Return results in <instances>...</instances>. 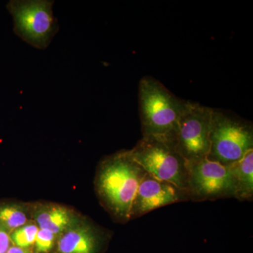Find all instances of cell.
Listing matches in <instances>:
<instances>
[{
  "label": "cell",
  "mask_w": 253,
  "mask_h": 253,
  "mask_svg": "<svg viewBox=\"0 0 253 253\" xmlns=\"http://www.w3.org/2000/svg\"><path fill=\"white\" fill-rule=\"evenodd\" d=\"M6 253H35L31 250L23 249L21 248L17 247V246H10L9 249L6 251Z\"/></svg>",
  "instance_id": "obj_16"
},
{
  "label": "cell",
  "mask_w": 253,
  "mask_h": 253,
  "mask_svg": "<svg viewBox=\"0 0 253 253\" xmlns=\"http://www.w3.org/2000/svg\"><path fill=\"white\" fill-rule=\"evenodd\" d=\"M39 229L38 226L33 220L15 229L12 232L10 233L11 245L21 249L33 251Z\"/></svg>",
  "instance_id": "obj_13"
},
{
  "label": "cell",
  "mask_w": 253,
  "mask_h": 253,
  "mask_svg": "<svg viewBox=\"0 0 253 253\" xmlns=\"http://www.w3.org/2000/svg\"><path fill=\"white\" fill-rule=\"evenodd\" d=\"M187 193L194 201L235 198L236 182L229 165L208 158L188 163Z\"/></svg>",
  "instance_id": "obj_7"
},
{
  "label": "cell",
  "mask_w": 253,
  "mask_h": 253,
  "mask_svg": "<svg viewBox=\"0 0 253 253\" xmlns=\"http://www.w3.org/2000/svg\"><path fill=\"white\" fill-rule=\"evenodd\" d=\"M236 182V199L252 200L253 196V150L237 162L229 165Z\"/></svg>",
  "instance_id": "obj_12"
},
{
  "label": "cell",
  "mask_w": 253,
  "mask_h": 253,
  "mask_svg": "<svg viewBox=\"0 0 253 253\" xmlns=\"http://www.w3.org/2000/svg\"><path fill=\"white\" fill-rule=\"evenodd\" d=\"M109 233L86 217L58 237L54 253H100Z\"/></svg>",
  "instance_id": "obj_9"
},
{
  "label": "cell",
  "mask_w": 253,
  "mask_h": 253,
  "mask_svg": "<svg viewBox=\"0 0 253 253\" xmlns=\"http://www.w3.org/2000/svg\"><path fill=\"white\" fill-rule=\"evenodd\" d=\"M186 103L155 78H142L139 84V108L143 136H160L174 141Z\"/></svg>",
  "instance_id": "obj_2"
},
{
  "label": "cell",
  "mask_w": 253,
  "mask_h": 253,
  "mask_svg": "<svg viewBox=\"0 0 253 253\" xmlns=\"http://www.w3.org/2000/svg\"><path fill=\"white\" fill-rule=\"evenodd\" d=\"M58 237L51 231L39 229L37 234L33 251L35 253H54L57 245Z\"/></svg>",
  "instance_id": "obj_14"
},
{
  "label": "cell",
  "mask_w": 253,
  "mask_h": 253,
  "mask_svg": "<svg viewBox=\"0 0 253 253\" xmlns=\"http://www.w3.org/2000/svg\"><path fill=\"white\" fill-rule=\"evenodd\" d=\"M85 216L74 208L49 201L32 202V220L40 229H45L60 236L76 225Z\"/></svg>",
  "instance_id": "obj_10"
},
{
  "label": "cell",
  "mask_w": 253,
  "mask_h": 253,
  "mask_svg": "<svg viewBox=\"0 0 253 253\" xmlns=\"http://www.w3.org/2000/svg\"><path fill=\"white\" fill-rule=\"evenodd\" d=\"M189 200L186 191L146 173L133 201L131 219L141 217L163 206Z\"/></svg>",
  "instance_id": "obj_8"
},
{
  "label": "cell",
  "mask_w": 253,
  "mask_h": 253,
  "mask_svg": "<svg viewBox=\"0 0 253 253\" xmlns=\"http://www.w3.org/2000/svg\"><path fill=\"white\" fill-rule=\"evenodd\" d=\"M129 151L145 172L187 192L188 163L178 152L174 141L160 136H142Z\"/></svg>",
  "instance_id": "obj_3"
},
{
  "label": "cell",
  "mask_w": 253,
  "mask_h": 253,
  "mask_svg": "<svg viewBox=\"0 0 253 253\" xmlns=\"http://www.w3.org/2000/svg\"><path fill=\"white\" fill-rule=\"evenodd\" d=\"M10 233L0 225V253H6L11 246Z\"/></svg>",
  "instance_id": "obj_15"
},
{
  "label": "cell",
  "mask_w": 253,
  "mask_h": 253,
  "mask_svg": "<svg viewBox=\"0 0 253 253\" xmlns=\"http://www.w3.org/2000/svg\"><path fill=\"white\" fill-rule=\"evenodd\" d=\"M252 150L253 126L214 109L208 159L228 166Z\"/></svg>",
  "instance_id": "obj_4"
},
{
  "label": "cell",
  "mask_w": 253,
  "mask_h": 253,
  "mask_svg": "<svg viewBox=\"0 0 253 253\" xmlns=\"http://www.w3.org/2000/svg\"><path fill=\"white\" fill-rule=\"evenodd\" d=\"M146 172L129 151H121L100 161L94 189L100 204L116 222L131 220V210L138 187Z\"/></svg>",
  "instance_id": "obj_1"
},
{
  "label": "cell",
  "mask_w": 253,
  "mask_h": 253,
  "mask_svg": "<svg viewBox=\"0 0 253 253\" xmlns=\"http://www.w3.org/2000/svg\"><path fill=\"white\" fill-rule=\"evenodd\" d=\"M32 221V202H0V225L9 233Z\"/></svg>",
  "instance_id": "obj_11"
},
{
  "label": "cell",
  "mask_w": 253,
  "mask_h": 253,
  "mask_svg": "<svg viewBox=\"0 0 253 253\" xmlns=\"http://www.w3.org/2000/svg\"><path fill=\"white\" fill-rule=\"evenodd\" d=\"M51 1H11L8 9L12 15L14 31L23 41L37 49H44L59 30L53 14Z\"/></svg>",
  "instance_id": "obj_6"
},
{
  "label": "cell",
  "mask_w": 253,
  "mask_h": 253,
  "mask_svg": "<svg viewBox=\"0 0 253 253\" xmlns=\"http://www.w3.org/2000/svg\"><path fill=\"white\" fill-rule=\"evenodd\" d=\"M213 111L212 108L186 101L178 123L174 144L188 163L209 155Z\"/></svg>",
  "instance_id": "obj_5"
}]
</instances>
